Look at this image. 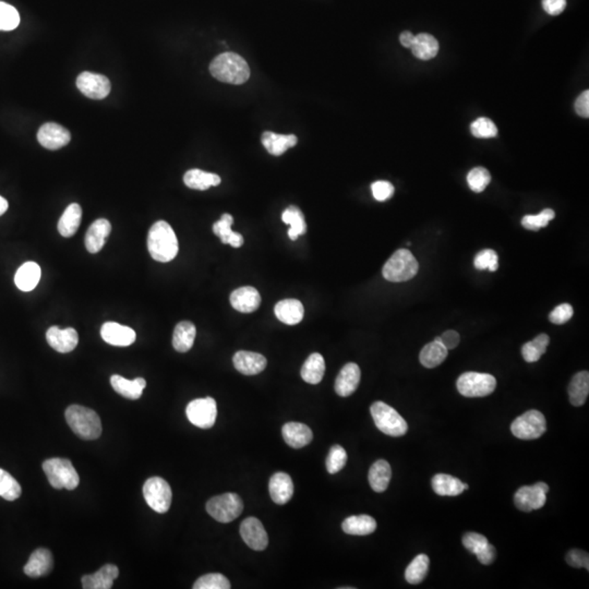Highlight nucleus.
<instances>
[{"label": "nucleus", "mask_w": 589, "mask_h": 589, "mask_svg": "<svg viewBox=\"0 0 589 589\" xmlns=\"http://www.w3.org/2000/svg\"><path fill=\"white\" fill-rule=\"evenodd\" d=\"M147 249L155 261L166 263L175 259L179 244L175 231L167 222L153 224L147 236Z\"/></svg>", "instance_id": "f257e3e1"}, {"label": "nucleus", "mask_w": 589, "mask_h": 589, "mask_svg": "<svg viewBox=\"0 0 589 589\" xmlns=\"http://www.w3.org/2000/svg\"><path fill=\"white\" fill-rule=\"evenodd\" d=\"M210 72L215 79L229 84H242L250 78V68L238 53H223L212 60Z\"/></svg>", "instance_id": "f03ea898"}, {"label": "nucleus", "mask_w": 589, "mask_h": 589, "mask_svg": "<svg viewBox=\"0 0 589 589\" xmlns=\"http://www.w3.org/2000/svg\"><path fill=\"white\" fill-rule=\"evenodd\" d=\"M67 424L78 437L83 440H97L102 435V422L93 409L80 405H72L65 413Z\"/></svg>", "instance_id": "7ed1b4c3"}, {"label": "nucleus", "mask_w": 589, "mask_h": 589, "mask_svg": "<svg viewBox=\"0 0 589 589\" xmlns=\"http://www.w3.org/2000/svg\"><path fill=\"white\" fill-rule=\"evenodd\" d=\"M43 470L51 487L55 489L74 490L80 483V477L68 458L53 457L43 463Z\"/></svg>", "instance_id": "20e7f679"}, {"label": "nucleus", "mask_w": 589, "mask_h": 589, "mask_svg": "<svg viewBox=\"0 0 589 589\" xmlns=\"http://www.w3.org/2000/svg\"><path fill=\"white\" fill-rule=\"evenodd\" d=\"M418 269L420 265L414 254L407 249H399L384 265L382 274L389 282H406L416 276Z\"/></svg>", "instance_id": "39448f33"}, {"label": "nucleus", "mask_w": 589, "mask_h": 589, "mask_svg": "<svg viewBox=\"0 0 589 589\" xmlns=\"http://www.w3.org/2000/svg\"><path fill=\"white\" fill-rule=\"evenodd\" d=\"M371 416L380 431L390 437H401L406 435L408 424L404 418L384 401H376L370 407Z\"/></svg>", "instance_id": "423d86ee"}, {"label": "nucleus", "mask_w": 589, "mask_h": 589, "mask_svg": "<svg viewBox=\"0 0 589 589\" xmlns=\"http://www.w3.org/2000/svg\"><path fill=\"white\" fill-rule=\"evenodd\" d=\"M208 513L219 523H231L244 511V502L236 493H224L206 503Z\"/></svg>", "instance_id": "0eeeda50"}, {"label": "nucleus", "mask_w": 589, "mask_h": 589, "mask_svg": "<svg viewBox=\"0 0 589 589\" xmlns=\"http://www.w3.org/2000/svg\"><path fill=\"white\" fill-rule=\"evenodd\" d=\"M456 386L463 397H485L493 393L497 380L491 374L465 372L457 380Z\"/></svg>", "instance_id": "6e6552de"}, {"label": "nucleus", "mask_w": 589, "mask_h": 589, "mask_svg": "<svg viewBox=\"0 0 589 589\" xmlns=\"http://www.w3.org/2000/svg\"><path fill=\"white\" fill-rule=\"evenodd\" d=\"M143 497L153 511L164 514L169 510L173 492L165 479L152 477L149 478L143 486Z\"/></svg>", "instance_id": "1a4fd4ad"}, {"label": "nucleus", "mask_w": 589, "mask_h": 589, "mask_svg": "<svg viewBox=\"0 0 589 589\" xmlns=\"http://www.w3.org/2000/svg\"><path fill=\"white\" fill-rule=\"evenodd\" d=\"M547 430L546 418L536 409H531L517 417L511 426V431L521 440H535Z\"/></svg>", "instance_id": "9d476101"}, {"label": "nucleus", "mask_w": 589, "mask_h": 589, "mask_svg": "<svg viewBox=\"0 0 589 589\" xmlns=\"http://www.w3.org/2000/svg\"><path fill=\"white\" fill-rule=\"evenodd\" d=\"M189 422L201 429L213 427L217 417V405L212 397L193 399L185 408Z\"/></svg>", "instance_id": "9b49d317"}, {"label": "nucleus", "mask_w": 589, "mask_h": 589, "mask_svg": "<svg viewBox=\"0 0 589 589\" xmlns=\"http://www.w3.org/2000/svg\"><path fill=\"white\" fill-rule=\"evenodd\" d=\"M549 486L545 483H537L533 486H524L520 488L514 495L516 508L522 512H531L539 510L546 504L547 493Z\"/></svg>", "instance_id": "f8f14e48"}, {"label": "nucleus", "mask_w": 589, "mask_h": 589, "mask_svg": "<svg viewBox=\"0 0 589 589\" xmlns=\"http://www.w3.org/2000/svg\"><path fill=\"white\" fill-rule=\"evenodd\" d=\"M76 87L82 94L92 99H103L110 94V82L103 74L82 72L76 78Z\"/></svg>", "instance_id": "ddd939ff"}, {"label": "nucleus", "mask_w": 589, "mask_h": 589, "mask_svg": "<svg viewBox=\"0 0 589 589\" xmlns=\"http://www.w3.org/2000/svg\"><path fill=\"white\" fill-rule=\"evenodd\" d=\"M38 140L45 149L58 150L70 142L72 135L66 128L56 122H46L38 130Z\"/></svg>", "instance_id": "4468645a"}, {"label": "nucleus", "mask_w": 589, "mask_h": 589, "mask_svg": "<svg viewBox=\"0 0 589 589\" xmlns=\"http://www.w3.org/2000/svg\"><path fill=\"white\" fill-rule=\"evenodd\" d=\"M240 536L247 546L256 551H262L269 545V537L261 522L256 517H248L240 525Z\"/></svg>", "instance_id": "2eb2a0df"}, {"label": "nucleus", "mask_w": 589, "mask_h": 589, "mask_svg": "<svg viewBox=\"0 0 589 589\" xmlns=\"http://www.w3.org/2000/svg\"><path fill=\"white\" fill-rule=\"evenodd\" d=\"M46 340L53 349L61 354L70 353L79 343V335L74 329L61 330L58 326H51L46 332Z\"/></svg>", "instance_id": "dca6fc26"}, {"label": "nucleus", "mask_w": 589, "mask_h": 589, "mask_svg": "<svg viewBox=\"0 0 589 589\" xmlns=\"http://www.w3.org/2000/svg\"><path fill=\"white\" fill-rule=\"evenodd\" d=\"M101 335L107 344L127 347L135 343L137 334L133 329L116 322H106L101 329Z\"/></svg>", "instance_id": "f3484780"}, {"label": "nucleus", "mask_w": 589, "mask_h": 589, "mask_svg": "<svg viewBox=\"0 0 589 589\" xmlns=\"http://www.w3.org/2000/svg\"><path fill=\"white\" fill-rule=\"evenodd\" d=\"M235 368L244 376H256L267 368L265 356L254 351H239L233 357Z\"/></svg>", "instance_id": "a211bd4d"}, {"label": "nucleus", "mask_w": 589, "mask_h": 589, "mask_svg": "<svg viewBox=\"0 0 589 589\" xmlns=\"http://www.w3.org/2000/svg\"><path fill=\"white\" fill-rule=\"evenodd\" d=\"M360 368L354 363H347L340 371L335 380V392L342 397H351L360 382Z\"/></svg>", "instance_id": "6ab92c4d"}, {"label": "nucleus", "mask_w": 589, "mask_h": 589, "mask_svg": "<svg viewBox=\"0 0 589 589\" xmlns=\"http://www.w3.org/2000/svg\"><path fill=\"white\" fill-rule=\"evenodd\" d=\"M260 304H261V296H260L259 292L251 286L237 288L236 290L231 292V307L236 309L239 313H254L260 307Z\"/></svg>", "instance_id": "aec40b11"}, {"label": "nucleus", "mask_w": 589, "mask_h": 589, "mask_svg": "<svg viewBox=\"0 0 589 589\" xmlns=\"http://www.w3.org/2000/svg\"><path fill=\"white\" fill-rule=\"evenodd\" d=\"M269 491L271 498L276 504L284 506L290 502L294 495L292 478L286 472H276L269 479Z\"/></svg>", "instance_id": "412c9836"}, {"label": "nucleus", "mask_w": 589, "mask_h": 589, "mask_svg": "<svg viewBox=\"0 0 589 589\" xmlns=\"http://www.w3.org/2000/svg\"><path fill=\"white\" fill-rule=\"evenodd\" d=\"M112 231V225L106 219H99L92 223L85 235V247L90 254H97L101 251L106 242L107 237Z\"/></svg>", "instance_id": "4be33fe9"}, {"label": "nucleus", "mask_w": 589, "mask_h": 589, "mask_svg": "<svg viewBox=\"0 0 589 589\" xmlns=\"http://www.w3.org/2000/svg\"><path fill=\"white\" fill-rule=\"evenodd\" d=\"M119 570L114 564H106L94 574L82 577V587L84 589H110L115 579H118Z\"/></svg>", "instance_id": "5701e85b"}, {"label": "nucleus", "mask_w": 589, "mask_h": 589, "mask_svg": "<svg viewBox=\"0 0 589 589\" xmlns=\"http://www.w3.org/2000/svg\"><path fill=\"white\" fill-rule=\"evenodd\" d=\"M284 441L294 449H301L309 445L313 441V430L308 427L307 424L300 422H288L284 424L282 429Z\"/></svg>", "instance_id": "b1692460"}, {"label": "nucleus", "mask_w": 589, "mask_h": 589, "mask_svg": "<svg viewBox=\"0 0 589 589\" xmlns=\"http://www.w3.org/2000/svg\"><path fill=\"white\" fill-rule=\"evenodd\" d=\"M53 560L51 551L47 549H38L31 554L28 563L24 567V573L30 577H41L49 574L53 569Z\"/></svg>", "instance_id": "393cba45"}, {"label": "nucleus", "mask_w": 589, "mask_h": 589, "mask_svg": "<svg viewBox=\"0 0 589 589\" xmlns=\"http://www.w3.org/2000/svg\"><path fill=\"white\" fill-rule=\"evenodd\" d=\"M275 315L281 322L296 325L305 317V308L297 299H284L277 302L274 308Z\"/></svg>", "instance_id": "a878e982"}, {"label": "nucleus", "mask_w": 589, "mask_h": 589, "mask_svg": "<svg viewBox=\"0 0 589 589\" xmlns=\"http://www.w3.org/2000/svg\"><path fill=\"white\" fill-rule=\"evenodd\" d=\"M113 389L120 394L122 397L128 399H140L142 397L143 390L147 386V381L143 378H137L135 380H128L124 376L114 374L110 378Z\"/></svg>", "instance_id": "bb28decb"}, {"label": "nucleus", "mask_w": 589, "mask_h": 589, "mask_svg": "<svg viewBox=\"0 0 589 589\" xmlns=\"http://www.w3.org/2000/svg\"><path fill=\"white\" fill-rule=\"evenodd\" d=\"M41 267L35 262H26L15 273V283L22 292H31L41 280Z\"/></svg>", "instance_id": "cd10ccee"}, {"label": "nucleus", "mask_w": 589, "mask_h": 589, "mask_svg": "<svg viewBox=\"0 0 589 589\" xmlns=\"http://www.w3.org/2000/svg\"><path fill=\"white\" fill-rule=\"evenodd\" d=\"M261 141L269 154L280 156L288 149L297 144V137L294 135H277L271 131H265L262 135Z\"/></svg>", "instance_id": "c85d7f7f"}, {"label": "nucleus", "mask_w": 589, "mask_h": 589, "mask_svg": "<svg viewBox=\"0 0 589 589\" xmlns=\"http://www.w3.org/2000/svg\"><path fill=\"white\" fill-rule=\"evenodd\" d=\"M196 335V325L190 321H181L176 325L174 331V348L179 353H187L192 348Z\"/></svg>", "instance_id": "c756f323"}, {"label": "nucleus", "mask_w": 589, "mask_h": 589, "mask_svg": "<svg viewBox=\"0 0 589 589\" xmlns=\"http://www.w3.org/2000/svg\"><path fill=\"white\" fill-rule=\"evenodd\" d=\"M233 223H234V219L231 214H223L221 219L214 223L213 231L224 244H231L234 248H239L244 244V237L231 231Z\"/></svg>", "instance_id": "7c9ffc66"}, {"label": "nucleus", "mask_w": 589, "mask_h": 589, "mask_svg": "<svg viewBox=\"0 0 589 589\" xmlns=\"http://www.w3.org/2000/svg\"><path fill=\"white\" fill-rule=\"evenodd\" d=\"M391 477V466L384 460L376 461L369 470V483L376 492H384L389 487Z\"/></svg>", "instance_id": "2f4dec72"}, {"label": "nucleus", "mask_w": 589, "mask_h": 589, "mask_svg": "<svg viewBox=\"0 0 589 589\" xmlns=\"http://www.w3.org/2000/svg\"><path fill=\"white\" fill-rule=\"evenodd\" d=\"M82 219V208L78 204H72L65 210L58 222L59 234L63 237L74 236L79 229Z\"/></svg>", "instance_id": "473e14b6"}, {"label": "nucleus", "mask_w": 589, "mask_h": 589, "mask_svg": "<svg viewBox=\"0 0 589 589\" xmlns=\"http://www.w3.org/2000/svg\"><path fill=\"white\" fill-rule=\"evenodd\" d=\"M344 533L355 536H366L376 529V522L369 515H354L346 518L342 524Z\"/></svg>", "instance_id": "72a5a7b5"}, {"label": "nucleus", "mask_w": 589, "mask_h": 589, "mask_svg": "<svg viewBox=\"0 0 589 589\" xmlns=\"http://www.w3.org/2000/svg\"><path fill=\"white\" fill-rule=\"evenodd\" d=\"M183 183L194 190H208L221 183V177L216 174L206 173L201 169H190L183 176Z\"/></svg>", "instance_id": "f704fd0d"}, {"label": "nucleus", "mask_w": 589, "mask_h": 589, "mask_svg": "<svg viewBox=\"0 0 589 589\" xmlns=\"http://www.w3.org/2000/svg\"><path fill=\"white\" fill-rule=\"evenodd\" d=\"M412 51L416 58L422 60H430L435 58L439 53V42L435 36L428 33H420L415 35V42L412 46Z\"/></svg>", "instance_id": "c9c22d12"}, {"label": "nucleus", "mask_w": 589, "mask_h": 589, "mask_svg": "<svg viewBox=\"0 0 589 589\" xmlns=\"http://www.w3.org/2000/svg\"><path fill=\"white\" fill-rule=\"evenodd\" d=\"M325 372V361L321 354H311L301 368V378L309 384H317L322 381Z\"/></svg>", "instance_id": "e433bc0d"}, {"label": "nucleus", "mask_w": 589, "mask_h": 589, "mask_svg": "<svg viewBox=\"0 0 589 589\" xmlns=\"http://www.w3.org/2000/svg\"><path fill=\"white\" fill-rule=\"evenodd\" d=\"M589 394L588 371H581L572 379L569 385L570 401L573 406H582L585 404Z\"/></svg>", "instance_id": "4c0bfd02"}, {"label": "nucleus", "mask_w": 589, "mask_h": 589, "mask_svg": "<svg viewBox=\"0 0 589 589\" xmlns=\"http://www.w3.org/2000/svg\"><path fill=\"white\" fill-rule=\"evenodd\" d=\"M447 348L440 342V338H435L431 343L427 344L422 348L420 355V360L422 366L426 368H435L440 366L447 357Z\"/></svg>", "instance_id": "58836bf2"}, {"label": "nucleus", "mask_w": 589, "mask_h": 589, "mask_svg": "<svg viewBox=\"0 0 589 589\" xmlns=\"http://www.w3.org/2000/svg\"><path fill=\"white\" fill-rule=\"evenodd\" d=\"M464 483L460 479L445 474H438L432 478V489L441 497H456L464 491Z\"/></svg>", "instance_id": "ea45409f"}, {"label": "nucleus", "mask_w": 589, "mask_h": 589, "mask_svg": "<svg viewBox=\"0 0 589 589\" xmlns=\"http://www.w3.org/2000/svg\"><path fill=\"white\" fill-rule=\"evenodd\" d=\"M282 221L290 225L288 229V237L292 240H296L298 237L305 234L307 231L305 216L297 206H290L286 208L282 214Z\"/></svg>", "instance_id": "a19ab883"}, {"label": "nucleus", "mask_w": 589, "mask_h": 589, "mask_svg": "<svg viewBox=\"0 0 589 589\" xmlns=\"http://www.w3.org/2000/svg\"><path fill=\"white\" fill-rule=\"evenodd\" d=\"M430 560L426 554L417 556L407 567L405 579L409 584L417 585L424 581L429 571Z\"/></svg>", "instance_id": "79ce46f5"}, {"label": "nucleus", "mask_w": 589, "mask_h": 589, "mask_svg": "<svg viewBox=\"0 0 589 589\" xmlns=\"http://www.w3.org/2000/svg\"><path fill=\"white\" fill-rule=\"evenodd\" d=\"M550 343V338L547 334H540L536 338L524 344L522 347V355L527 363H536L541 356L546 353L547 347Z\"/></svg>", "instance_id": "37998d69"}, {"label": "nucleus", "mask_w": 589, "mask_h": 589, "mask_svg": "<svg viewBox=\"0 0 589 589\" xmlns=\"http://www.w3.org/2000/svg\"><path fill=\"white\" fill-rule=\"evenodd\" d=\"M21 493L20 483L9 472L0 468V497L7 501H15Z\"/></svg>", "instance_id": "c03bdc74"}, {"label": "nucleus", "mask_w": 589, "mask_h": 589, "mask_svg": "<svg viewBox=\"0 0 589 589\" xmlns=\"http://www.w3.org/2000/svg\"><path fill=\"white\" fill-rule=\"evenodd\" d=\"M556 213L551 208H546L537 215H526L522 219L524 229L529 231H537L540 229L548 226V224L554 219Z\"/></svg>", "instance_id": "a18cd8bd"}, {"label": "nucleus", "mask_w": 589, "mask_h": 589, "mask_svg": "<svg viewBox=\"0 0 589 589\" xmlns=\"http://www.w3.org/2000/svg\"><path fill=\"white\" fill-rule=\"evenodd\" d=\"M347 463V453L340 445H333L326 457V470L330 474H336L345 467Z\"/></svg>", "instance_id": "49530a36"}, {"label": "nucleus", "mask_w": 589, "mask_h": 589, "mask_svg": "<svg viewBox=\"0 0 589 589\" xmlns=\"http://www.w3.org/2000/svg\"><path fill=\"white\" fill-rule=\"evenodd\" d=\"M470 131L472 135L480 139H489L498 135V128L492 120L487 117L477 118L470 125Z\"/></svg>", "instance_id": "de8ad7c7"}, {"label": "nucleus", "mask_w": 589, "mask_h": 589, "mask_svg": "<svg viewBox=\"0 0 589 589\" xmlns=\"http://www.w3.org/2000/svg\"><path fill=\"white\" fill-rule=\"evenodd\" d=\"M20 23V15L15 7L0 1V31L15 30Z\"/></svg>", "instance_id": "09e8293b"}, {"label": "nucleus", "mask_w": 589, "mask_h": 589, "mask_svg": "<svg viewBox=\"0 0 589 589\" xmlns=\"http://www.w3.org/2000/svg\"><path fill=\"white\" fill-rule=\"evenodd\" d=\"M231 583L224 575L219 573L204 575L197 579L193 589H229Z\"/></svg>", "instance_id": "8fccbe9b"}, {"label": "nucleus", "mask_w": 589, "mask_h": 589, "mask_svg": "<svg viewBox=\"0 0 589 589\" xmlns=\"http://www.w3.org/2000/svg\"><path fill=\"white\" fill-rule=\"evenodd\" d=\"M491 176L486 168L476 167L470 170L467 175V183L474 192H483L490 183Z\"/></svg>", "instance_id": "3c124183"}, {"label": "nucleus", "mask_w": 589, "mask_h": 589, "mask_svg": "<svg viewBox=\"0 0 589 589\" xmlns=\"http://www.w3.org/2000/svg\"><path fill=\"white\" fill-rule=\"evenodd\" d=\"M498 260V254L495 250L485 249L476 254L474 265L477 269H489L490 272H495L499 267Z\"/></svg>", "instance_id": "603ef678"}, {"label": "nucleus", "mask_w": 589, "mask_h": 589, "mask_svg": "<svg viewBox=\"0 0 589 589\" xmlns=\"http://www.w3.org/2000/svg\"><path fill=\"white\" fill-rule=\"evenodd\" d=\"M573 313L574 310L570 304H562L552 310L551 313L549 315V320L554 324H564L571 320Z\"/></svg>", "instance_id": "864d4df0"}, {"label": "nucleus", "mask_w": 589, "mask_h": 589, "mask_svg": "<svg viewBox=\"0 0 589 589\" xmlns=\"http://www.w3.org/2000/svg\"><path fill=\"white\" fill-rule=\"evenodd\" d=\"M487 544L488 539L480 533H467L463 537V545L472 554H477L480 549L483 548Z\"/></svg>", "instance_id": "5fc2aeb1"}, {"label": "nucleus", "mask_w": 589, "mask_h": 589, "mask_svg": "<svg viewBox=\"0 0 589 589\" xmlns=\"http://www.w3.org/2000/svg\"><path fill=\"white\" fill-rule=\"evenodd\" d=\"M371 190L374 199L380 202L389 200L394 194V187L389 181H379L371 185Z\"/></svg>", "instance_id": "6e6d98bb"}, {"label": "nucleus", "mask_w": 589, "mask_h": 589, "mask_svg": "<svg viewBox=\"0 0 589 589\" xmlns=\"http://www.w3.org/2000/svg\"><path fill=\"white\" fill-rule=\"evenodd\" d=\"M567 563L571 567L581 569L585 567L588 571L589 570V556L587 552L579 550V549H573L569 554H567Z\"/></svg>", "instance_id": "4d7b16f0"}, {"label": "nucleus", "mask_w": 589, "mask_h": 589, "mask_svg": "<svg viewBox=\"0 0 589 589\" xmlns=\"http://www.w3.org/2000/svg\"><path fill=\"white\" fill-rule=\"evenodd\" d=\"M476 556H477L478 561L480 563L483 564V565H489V564L493 563L495 558H497V550L492 545L488 542L483 548L480 549Z\"/></svg>", "instance_id": "13d9d810"}, {"label": "nucleus", "mask_w": 589, "mask_h": 589, "mask_svg": "<svg viewBox=\"0 0 589 589\" xmlns=\"http://www.w3.org/2000/svg\"><path fill=\"white\" fill-rule=\"evenodd\" d=\"M545 11L550 15H559L567 7V0H542Z\"/></svg>", "instance_id": "bf43d9fd"}, {"label": "nucleus", "mask_w": 589, "mask_h": 589, "mask_svg": "<svg viewBox=\"0 0 589 589\" xmlns=\"http://www.w3.org/2000/svg\"><path fill=\"white\" fill-rule=\"evenodd\" d=\"M575 112L581 117H589V91L582 92V94L575 101Z\"/></svg>", "instance_id": "052dcab7"}, {"label": "nucleus", "mask_w": 589, "mask_h": 589, "mask_svg": "<svg viewBox=\"0 0 589 589\" xmlns=\"http://www.w3.org/2000/svg\"><path fill=\"white\" fill-rule=\"evenodd\" d=\"M439 338L440 342L443 344V346L447 348V351L449 349H454L455 347H457L461 340L460 334L456 331L453 330L447 331Z\"/></svg>", "instance_id": "680f3d73"}, {"label": "nucleus", "mask_w": 589, "mask_h": 589, "mask_svg": "<svg viewBox=\"0 0 589 589\" xmlns=\"http://www.w3.org/2000/svg\"><path fill=\"white\" fill-rule=\"evenodd\" d=\"M399 42H401V45L406 47V49H412L413 44L415 42V35L412 33V32H409V31H405L403 33L399 35Z\"/></svg>", "instance_id": "e2e57ef3"}, {"label": "nucleus", "mask_w": 589, "mask_h": 589, "mask_svg": "<svg viewBox=\"0 0 589 589\" xmlns=\"http://www.w3.org/2000/svg\"><path fill=\"white\" fill-rule=\"evenodd\" d=\"M8 210V202L5 198L0 196V216L3 215V214L6 213V211Z\"/></svg>", "instance_id": "0e129e2a"}, {"label": "nucleus", "mask_w": 589, "mask_h": 589, "mask_svg": "<svg viewBox=\"0 0 589 589\" xmlns=\"http://www.w3.org/2000/svg\"><path fill=\"white\" fill-rule=\"evenodd\" d=\"M463 486H464V490H468V488L470 487H468L467 483H464Z\"/></svg>", "instance_id": "69168bd1"}]
</instances>
